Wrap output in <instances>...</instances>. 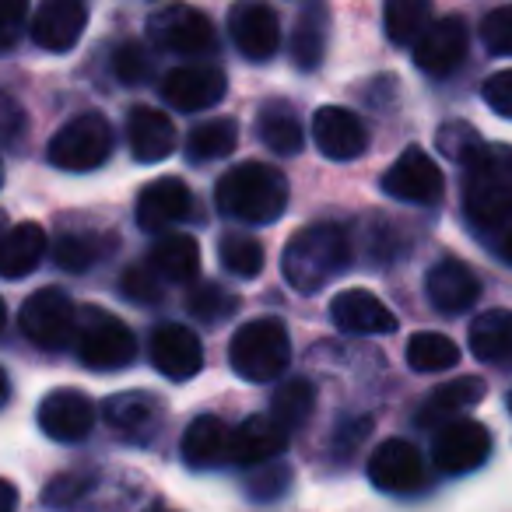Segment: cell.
I'll list each match as a JSON object with an SVG mask.
<instances>
[{
    "mask_svg": "<svg viewBox=\"0 0 512 512\" xmlns=\"http://www.w3.org/2000/svg\"><path fill=\"white\" fill-rule=\"evenodd\" d=\"M383 190L397 200H407V204H435L446 190V176L421 148H407L386 169Z\"/></svg>",
    "mask_w": 512,
    "mask_h": 512,
    "instance_id": "12",
    "label": "cell"
},
{
    "mask_svg": "<svg viewBox=\"0 0 512 512\" xmlns=\"http://www.w3.org/2000/svg\"><path fill=\"white\" fill-rule=\"evenodd\" d=\"M15 505H18V491H15V484H4V512H15Z\"/></svg>",
    "mask_w": 512,
    "mask_h": 512,
    "instance_id": "48",
    "label": "cell"
},
{
    "mask_svg": "<svg viewBox=\"0 0 512 512\" xmlns=\"http://www.w3.org/2000/svg\"><path fill=\"white\" fill-rule=\"evenodd\" d=\"M488 386L481 376H456L449 383L435 386L432 397L425 400V407L418 411V425L421 428H435V425H453L460 421L463 411H470L474 404H481Z\"/></svg>",
    "mask_w": 512,
    "mask_h": 512,
    "instance_id": "25",
    "label": "cell"
},
{
    "mask_svg": "<svg viewBox=\"0 0 512 512\" xmlns=\"http://www.w3.org/2000/svg\"><path fill=\"white\" fill-rule=\"evenodd\" d=\"M148 355L151 365L172 383H186L204 369V344L183 323H162V327L151 330Z\"/></svg>",
    "mask_w": 512,
    "mask_h": 512,
    "instance_id": "10",
    "label": "cell"
},
{
    "mask_svg": "<svg viewBox=\"0 0 512 512\" xmlns=\"http://www.w3.org/2000/svg\"><path fill=\"white\" fill-rule=\"evenodd\" d=\"M151 271L169 285H190L200 271V242L186 232H169L151 246Z\"/></svg>",
    "mask_w": 512,
    "mask_h": 512,
    "instance_id": "27",
    "label": "cell"
},
{
    "mask_svg": "<svg viewBox=\"0 0 512 512\" xmlns=\"http://www.w3.org/2000/svg\"><path fill=\"white\" fill-rule=\"evenodd\" d=\"M22 334L36 348L60 351L78 337V309L60 288H39L22 306Z\"/></svg>",
    "mask_w": 512,
    "mask_h": 512,
    "instance_id": "7",
    "label": "cell"
},
{
    "mask_svg": "<svg viewBox=\"0 0 512 512\" xmlns=\"http://www.w3.org/2000/svg\"><path fill=\"white\" fill-rule=\"evenodd\" d=\"M428 302L442 316H460L481 299V281L463 260H439L425 278Z\"/></svg>",
    "mask_w": 512,
    "mask_h": 512,
    "instance_id": "21",
    "label": "cell"
},
{
    "mask_svg": "<svg viewBox=\"0 0 512 512\" xmlns=\"http://www.w3.org/2000/svg\"><path fill=\"white\" fill-rule=\"evenodd\" d=\"M102 414H106L109 428L130 442H148L162 428V404H158V397L141 390L113 393L106 400V407H102Z\"/></svg>",
    "mask_w": 512,
    "mask_h": 512,
    "instance_id": "22",
    "label": "cell"
},
{
    "mask_svg": "<svg viewBox=\"0 0 512 512\" xmlns=\"http://www.w3.org/2000/svg\"><path fill=\"white\" fill-rule=\"evenodd\" d=\"M256 137L274 151V155H299L306 148V130H302L299 116L285 102H264L260 116H256Z\"/></svg>",
    "mask_w": 512,
    "mask_h": 512,
    "instance_id": "30",
    "label": "cell"
},
{
    "mask_svg": "<svg viewBox=\"0 0 512 512\" xmlns=\"http://www.w3.org/2000/svg\"><path fill=\"white\" fill-rule=\"evenodd\" d=\"M127 141H130V155L137 162L144 165L162 162L176 148V127H172L169 113H162V109L134 106L127 116Z\"/></svg>",
    "mask_w": 512,
    "mask_h": 512,
    "instance_id": "23",
    "label": "cell"
},
{
    "mask_svg": "<svg viewBox=\"0 0 512 512\" xmlns=\"http://www.w3.org/2000/svg\"><path fill=\"white\" fill-rule=\"evenodd\" d=\"M88 25V8L81 0H46L32 15V43L46 53H67L78 46Z\"/></svg>",
    "mask_w": 512,
    "mask_h": 512,
    "instance_id": "16",
    "label": "cell"
},
{
    "mask_svg": "<svg viewBox=\"0 0 512 512\" xmlns=\"http://www.w3.org/2000/svg\"><path fill=\"white\" fill-rule=\"evenodd\" d=\"M386 36L397 46H418L432 29V4L428 0H390L383 11Z\"/></svg>",
    "mask_w": 512,
    "mask_h": 512,
    "instance_id": "34",
    "label": "cell"
},
{
    "mask_svg": "<svg viewBox=\"0 0 512 512\" xmlns=\"http://www.w3.org/2000/svg\"><path fill=\"white\" fill-rule=\"evenodd\" d=\"M330 316L348 334H393L397 330V316L365 288L337 292L334 302H330Z\"/></svg>",
    "mask_w": 512,
    "mask_h": 512,
    "instance_id": "24",
    "label": "cell"
},
{
    "mask_svg": "<svg viewBox=\"0 0 512 512\" xmlns=\"http://www.w3.org/2000/svg\"><path fill=\"white\" fill-rule=\"evenodd\" d=\"M239 144V123L232 116H218V120L197 123L186 137V158L190 162H218V158L232 155Z\"/></svg>",
    "mask_w": 512,
    "mask_h": 512,
    "instance_id": "32",
    "label": "cell"
},
{
    "mask_svg": "<svg viewBox=\"0 0 512 512\" xmlns=\"http://www.w3.org/2000/svg\"><path fill=\"white\" fill-rule=\"evenodd\" d=\"M313 141L334 162H355L369 148V130L351 109L320 106L313 113Z\"/></svg>",
    "mask_w": 512,
    "mask_h": 512,
    "instance_id": "15",
    "label": "cell"
},
{
    "mask_svg": "<svg viewBox=\"0 0 512 512\" xmlns=\"http://www.w3.org/2000/svg\"><path fill=\"white\" fill-rule=\"evenodd\" d=\"M148 32L162 50L186 53V57H200V53L214 50V25L204 11L186 8V4H172V8H158L148 18Z\"/></svg>",
    "mask_w": 512,
    "mask_h": 512,
    "instance_id": "9",
    "label": "cell"
},
{
    "mask_svg": "<svg viewBox=\"0 0 512 512\" xmlns=\"http://www.w3.org/2000/svg\"><path fill=\"white\" fill-rule=\"evenodd\" d=\"M193 211V193L183 179L162 176L151 179L137 197V225L144 232H165L169 225H179L183 218H190Z\"/></svg>",
    "mask_w": 512,
    "mask_h": 512,
    "instance_id": "18",
    "label": "cell"
},
{
    "mask_svg": "<svg viewBox=\"0 0 512 512\" xmlns=\"http://www.w3.org/2000/svg\"><path fill=\"white\" fill-rule=\"evenodd\" d=\"M509 411H512V393H509Z\"/></svg>",
    "mask_w": 512,
    "mask_h": 512,
    "instance_id": "51",
    "label": "cell"
},
{
    "mask_svg": "<svg viewBox=\"0 0 512 512\" xmlns=\"http://www.w3.org/2000/svg\"><path fill=\"white\" fill-rule=\"evenodd\" d=\"M460 362V348L449 341L446 334H435V330H418V334L407 341V365L414 372H446Z\"/></svg>",
    "mask_w": 512,
    "mask_h": 512,
    "instance_id": "36",
    "label": "cell"
},
{
    "mask_svg": "<svg viewBox=\"0 0 512 512\" xmlns=\"http://www.w3.org/2000/svg\"><path fill=\"white\" fill-rule=\"evenodd\" d=\"M502 256L512 264V228H509V232H505V239H502Z\"/></svg>",
    "mask_w": 512,
    "mask_h": 512,
    "instance_id": "49",
    "label": "cell"
},
{
    "mask_svg": "<svg viewBox=\"0 0 512 512\" xmlns=\"http://www.w3.org/2000/svg\"><path fill=\"white\" fill-rule=\"evenodd\" d=\"M313 407H316L313 383H309V379H288V383H281V390L274 393L271 418L278 421L288 435H292V432H299V428L306 425L309 414H313Z\"/></svg>",
    "mask_w": 512,
    "mask_h": 512,
    "instance_id": "35",
    "label": "cell"
},
{
    "mask_svg": "<svg viewBox=\"0 0 512 512\" xmlns=\"http://www.w3.org/2000/svg\"><path fill=\"white\" fill-rule=\"evenodd\" d=\"M151 512H172V509H151Z\"/></svg>",
    "mask_w": 512,
    "mask_h": 512,
    "instance_id": "50",
    "label": "cell"
},
{
    "mask_svg": "<svg viewBox=\"0 0 512 512\" xmlns=\"http://www.w3.org/2000/svg\"><path fill=\"white\" fill-rule=\"evenodd\" d=\"M116 246V235H99V232H67L57 239V249H53V260L57 267L71 274H81L88 267H95L109 249Z\"/></svg>",
    "mask_w": 512,
    "mask_h": 512,
    "instance_id": "33",
    "label": "cell"
},
{
    "mask_svg": "<svg viewBox=\"0 0 512 512\" xmlns=\"http://www.w3.org/2000/svg\"><path fill=\"white\" fill-rule=\"evenodd\" d=\"M481 99L488 102L491 113H498V116H505V120H512V71L491 74V78L481 85Z\"/></svg>",
    "mask_w": 512,
    "mask_h": 512,
    "instance_id": "45",
    "label": "cell"
},
{
    "mask_svg": "<svg viewBox=\"0 0 512 512\" xmlns=\"http://www.w3.org/2000/svg\"><path fill=\"white\" fill-rule=\"evenodd\" d=\"M218 256H221V267L235 278H256V274L264 271V242L253 239V235H242L232 232L218 242Z\"/></svg>",
    "mask_w": 512,
    "mask_h": 512,
    "instance_id": "37",
    "label": "cell"
},
{
    "mask_svg": "<svg viewBox=\"0 0 512 512\" xmlns=\"http://www.w3.org/2000/svg\"><path fill=\"white\" fill-rule=\"evenodd\" d=\"M491 453V432L477 421H453L442 425L432 439V460L442 474H467V470L481 467Z\"/></svg>",
    "mask_w": 512,
    "mask_h": 512,
    "instance_id": "11",
    "label": "cell"
},
{
    "mask_svg": "<svg viewBox=\"0 0 512 512\" xmlns=\"http://www.w3.org/2000/svg\"><path fill=\"white\" fill-rule=\"evenodd\" d=\"M292 481V470L285 463H267V467H256L253 481H249V495L253 498H278L281 491Z\"/></svg>",
    "mask_w": 512,
    "mask_h": 512,
    "instance_id": "44",
    "label": "cell"
},
{
    "mask_svg": "<svg viewBox=\"0 0 512 512\" xmlns=\"http://www.w3.org/2000/svg\"><path fill=\"white\" fill-rule=\"evenodd\" d=\"M183 463L193 470H211L218 463H225L232 456V428H225V421L204 418L190 421V428L183 432Z\"/></svg>",
    "mask_w": 512,
    "mask_h": 512,
    "instance_id": "26",
    "label": "cell"
},
{
    "mask_svg": "<svg viewBox=\"0 0 512 512\" xmlns=\"http://www.w3.org/2000/svg\"><path fill=\"white\" fill-rule=\"evenodd\" d=\"M92 484H95L92 474H74V470L57 474L43 488V505H50V509H71L78 498H85L92 491Z\"/></svg>",
    "mask_w": 512,
    "mask_h": 512,
    "instance_id": "41",
    "label": "cell"
},
{
    "mask_svg": "<svg viewBox=\"0 0 512 512\" xmlns=\"http://www.w3.org/2000/svg\"><path fill=\"white\" fill-rule=\"evenodd\" d=\"M288 449V432L271 414H253L239 428H232V456L235 467H267Z\"/></svg>",
    "mask_w": 512,
    "mask_h": 512,
    "instance_id": "20",
    "label": "cell"
},
{
    "mask_svg": "<svg viewBox=\"0 0 512 512\" xmlns=\"http://www.w3.org/2000/svg\"><path fill=\"white\" fill-rule=\"evenodd\" d=\"M327 29L330 18L320 4L299 11V22L292 32V64L299 71H316L323 64V53H327Z\"/></svg>",
    "mask_w": 512,
    "mask_h": 512,
    "instance_id": "31",
    "label": "cell"
},
{
    "mask_svg": "<svg viewBox=\"0 0 512 512\" xmlns=\"http://www.w3.org/2000/svg\"><path fill=\"white\" fill-rule=\"evenodd\" d=\"M463 211L474 225L495 228L512 218V148L481 144L463 162Z\"/></svg>",
    "mask_w": 512,
    "mask_h": 512,
    "instance_id": "3",
    "label": "cell"
},
{
    "mask_svg": "<svg viewBox=\"0 0 512 512\" xmlns=\"http://www.w3.org/2000/svg\"><path fill=\"white\" fill-rule=\"evenodd\" d=\"M228 36L246 60H271L281 46L278 11L267 4H235L228 11Z\"/></svg>",
    "mask_w": 512,
    "mask_h": 512,
    "instance_id": "14",
    "label": "cell"
},
{
    "mask_svg": "<svg viewBox=\"0 0 512 512\" xmlns=\"http://www.w3.org/2000/svg\"><path fill=\"white\" fill-rule=\"evenodd\" d=\"M228 362L246 383H274L292 362V337L274 316L242 323L228 344Z\"/></svg>",
    "mask_w": 512,
    "mask_h": 512,
    "instance_id": "4",
    "label": "cell"
},
{
    "mask_svg": "<svg viewBox=\"0 0 512 512\" xmlns=\"http://www.w3.org/2000/svg\"><path fill=\"white\" fill-rule=\"evenodd\" d=\"M481 39L491 53H505V57H512V4L509 8H495V11L484 15Z\"/></svg>",
    "mask_w": 512,
    "mask_h": 512,
    "instance_id": "43",
    "label": "cell"
},
{
    "mask_svg": "<svg viewBox=\"0 0 512 512\" xmlns=\"http://www.w3.org/2000/svg\"><path fill=\"white\" fill-rule=\"evenodd\" d=\"M46 155L64 172H92L113 155V127L102 113H81L50 137Z\"/></svg>",
    "mask_w": 512,
    "mask_h": 512,
    "instance_id": "5",
    "label": "cell"
},
{
    "mask_svg": "<svg viewBox=\"0 0 512 512\" xmlns=\"http://www.w3.org/2000/svg\"><path fill=\"white\" fill-rule=\"evenodd\" d=\"M78 358L95 372H116L127 369L137 358V341L134 330L123 320L109 316L99 306H85L78 327Z\"/></svg>",
    "mask_w": 512,
    "mask_h": 512,
    "instance_id": "6",
    "label": "cell"
},
{
    "mask_svg": "<svg viewBox=\"0 0 512 512\" xmlns=\"http://www.w3.org/2000/svg\"><path fill=\"white\" fill-rule=\"evenodd\" d=\"M46 246H50V242H46L43 225H36V221L15 225L8 235H4V246H0V274H4L8 281L32 274L39 264H43Z\"/></svg>",
    "mask_w": 512,
    "mask_h": 512,
    "instance_id": "28",
    "label": "cell"
},
{
    "mask_svg": "<svg viewBox=\"0 0 512 512\" xmlns=\"http://www.w3.org/2000/svg\"><path fill=\"white\" fill-rule=\"evenodd\" d=\"M214 204L242 225H271L288 207V179L267 162H242L218 179Z\"/></svg>",
    "mask_w": 512,
    "mask_h": 512,
    "instance_id": "2",
    "label": "cell"
},
{
    "mask_svg": "<svg viewBox=\"0 0 512 512\" xmlns=\"http://www.w3.org/2000/svg\"><path fill=\"white\" fill-rule=\"evenodd\" d=\"M228 78L221 67L214 64H183L172 67L162 78L158 92L176 113H204V109L218 106L225 99Z\"/></svg>",
    "mask_w": 512,
    "mask_h": 512,
    "instance_id": "8",
    "label": "cell"
},
{
    "mask_svg": "<svg viewBox=\"0 0 512 512\" xmlns=\"http://www.w3.org/2000/svg\"><path fill=\"white\" fill-rule=\"evenodd\" d=\"M369 477L379 491H390V495H411L421 491L428 481V470L421 453L404 439H390L383 446L372 449L369 456Z\"/></svg>",
    "mask_w": 512,
    "mask_h": 512,
    "instance_id": "13",
    "label": "cell"
},
{
    "mask_svg": "<svg viewBox=\"0 0 512 512\" xmlns=\"http://www.w3.org/2000/svg\"><path fill=\"white\" fill-rule=\"evenodd\" d=\"M120 295L127 302H137V306H158V302H162V278L151 271V264L148 267L134 264L123 271Z\"/></svg>",
    "mask_w": 512,
    "mask_h": 512,
    "instance_id": "39",
    "label": "cell"
},
{
    "mask_svg": "<svg viewBox=\"0 0 512 512\" xmlns=\"http://www.w3.org/2000/svg\"><path fill=\"white\" fill-rule=\"evenodd\" d=\"M113 74L123 81V85H141V81L151 78V57L141 43L127 39V43L116 46L113 53Z\"/></svg>",
    "mask_w": 512,
    "mask_h": 512,
    "instance_id": "42",
    "label": "cell"
},
{
    "mask_svg": "<svg viewBox=\"0 0 512 512\" xmlns=\"http://www.w3.org/2000/svg\"><path fill=\"white\" fill-rule=\"evenodd\" d=\"M186 309L204 323H221L225 316H232L239 309V295L225 292L221 285H197V292L186 295Z\"/></svg>",
    "mask_w": 512,
    "mask_h": 512,
    "instance_id": "38",
    "label": "cell"
},
{
    "mask_svg": "<svg viewBox=\"0 0 512 512\" xmlns=\"http://www.w3.org/2000/svg\"><path fill=\"white\" fill-rule=\"evenodd\" d=\"M351 260H355V249L341 225H309L288 239L281 271L299 295H316L334 278H341Z\"/></svg>",
    "mask_w": 512,
    "mask_h": 512,
    "instance_id": "1",
    "label": "cell"
},
{
    "mask_svg": "<svg viewBox=\"0 0 512 512\" xmlns=\"http://www.w3.org/2000/svg\"><path fill=\"white\" fill-rule=\"evenodd\" d=\"M95 425V407L78 390H53L39 404V428L57 442H81Z\"/></svg>",
    "mask_w": 512,
    "mask_h": 512,
    "instance_id": "19",
    "label": "cell"
},
{
    "mask_svg": "<svg viewBox=\"0 0 512 512\" xmlns=\"http://www.w3.org/2000/svg\"><path fill=\"white\" fill-rule=\"evenodd\" d=\"M470 351L477 362L509 365L512 362V313L509 309H488L470 323Z\"/></svg>",
    "mask_w": 512,
    "mask_h": 512,
    "instance_id": "29",
    "label": "cell"
},
{
    "mask_svg": "<svg viewBox=\"0 0 512 512\" xmlns=\"http://www.w3.org/2000/svg\"><path fill=\"white\" fill-rule=\"evenodd\" d=\"M467 57V22L460 15H449L432 22V29L421 36L414 46V64L418 71L432 74V78H446Z\"/></svg>",
    "mask_w": 512,
    "mask_h": 512,
    "instance_id": "17",
    "label": "cell"
},
{
    "mask_svg": "<svg viewBox=\"0 0 512 512\" xmlns=\"http://www.w3.org/2000/svg\"><path fill=\"white\" fill-rule=\"evenodd\" d=\"M435 141H439V151L446 158H453V162H467L470 155H474L477 148H481V134H477L474 127H470V123H463V120H449V123H442L439 127V137H435Z\"/></svg>",
    "mask_w": 512,
    "mask_h": 512,
    "instance_id": "40",
    "label": "cell"
},
{
    "mask_svg": "<svg viewBox=\"0 0 512 512\" xmlns=\"http://www.w3.org/2000/svg\"><path fill=\"white\" fill-rule=\"evenodd\" d=\"M22 25H25V11H15V18L8 22V32H4V50H11V46L18 43V36H22Z\"/></svg>",
    "mask_w": 512,
    "mask_h": 512,
    "instance_id": "47",
    "label": "cell"
},
{
    "mask_svg": "<svg viewBox=\"0 0 512 512\" xmlns=\"http://www.w3.org/2000/svg\"><path fill=\"white\" fill-rule=\"evenodd\" d=\"M22 120H25V116H22V109H18V102L15 99H4V141H8V144H15Z\"/></svg>",
    "mask_w": 512,
    "mask_h": 512,
    "instance_id": "46",
    "label": "cell"
}]
</instances>
